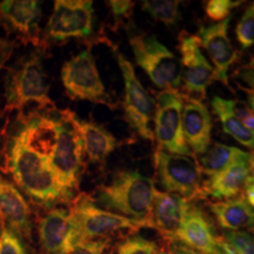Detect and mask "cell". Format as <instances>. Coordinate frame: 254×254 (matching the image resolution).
I'll return each instance as SVG.
<instances>
[{
    "label": "cell",
    "mask_w": 254,
    "mask_h": 254,
    "mask_svg": "<svg viewBox=\"0 0 254 254\" xmlns=\"http://www.w3.org/2000/svg\"><path fill=\"white\" fill-rule=\"evenodd\" d=\"M7 166L15 186L43 208L69 205L75 198L74 193L60 184L50 161L25 148L15 135L12 139Z\"/></svg>",
    "instance_id": "6da1fadb"
},
{
    "label": "cell",
    "mask_w": 254,
    "mask_h": 254,
    "mask_svg": "<svg viewBox=\"0 0 254 254\" xmlns=\"http://www.w3.org/2000/svg\"><path fill=\"white\" fill-rule=\"evenodd\" d=\"M153 179L136 170H120L113 173L109 185L95 190L94 202L106 211H116L152 228V206L155 193Z\"/></svg>",
    "instance_id": "7a4b0ae2"
},
{
    "label": "cell",
    "mask_w": 254,
    "mask_h": 254,
    "mask_svg": "<svg viewBox=\"0 0 254 254\" xmlns=\"http://www.w3.org/2000/svg\"><path fill=\"white\" fill-rule=\"evenodd\" d=\"M4 87L5 111H21L28 104H36L39 110H57L49 95V77L39 50L23 57L8 68Z\"/></svg>",
    "instance_id": "3957f363"
},
{
    "label": "cell",
    "mask_w": 254,
    "mask_h": 254,
    "mask_svg": "<svg viewBox=\"0 0 254 254\" xmlns=\"http://www.w3.org/2000/svg\"><path fill=\"white\" fill-rule=\"evenodd\" d=\"M128 43L135 63L161 91H179L183 82L180 59L154 34L128 31Z\"/></svg>",
    "instance_id": "277c9868"
},
{
    "label": "cell",
    "mask_w": 254,
    "mask_h": 254,
    "mask_svg": "<svg viewBox=\"0 0 254 254\" xmlns=\"http://www.w3.org/2000/svg\"><path fill=\"white\" fill-rule=\"evenodd\" d=\"M153 161L155 174L167 192L190 201L202 198V173L194 158L157 150Z\"/></svg>",
    "instance_id": "5b68a950"
},
{
    "label": "cell",
    "mask_w": 254,
    "mask_h": 254,
    "mask_svg": "<svg viewBox=\"0 0 254 254\" xmlns=\"http://www.w3.org/2000/svg\"><path fill=\"white\" fill-rule=\"evenodd\" d=\"M62 82L66 94L72 100H84L114 107L112 99L101 81L90 49L81 51L79 55L64 64Z\"/></svg>",
    "instance_id": "8992f818"
},
{
    "label": "cell",
    "mask_w": 254,
    "mask_h": 254,
    "mask_svg": "<svg viewBox=\"0 0 254 254\" xmlns=\"http://www.w3.org/2000/svg\"><path fill=\"white\" fill-rule=\"evenodd\" d=\"M59 139L50 165L60 184L74 193L80 186L84 147L72 123V111H59Z\"/></svg>",
    "instance_id": "52a82bcc"
},
{
    "label": "cell",
    "mask_w": 254,
    "mask_h": 254,
    "mask_svg": "<svg viewBox=\"0 0 254 254\" xmlns=\"http://www.w3.org/2000/svg\"><path fill=\"white\" fill-rule=\"evenodd\" d=\"M69 209L77 219L80 243L103 239L118 231L131 230L135 232L146 227V225L140 221L133 220L122 214L112 213L99 207L94 202L92 195L85 193L75 196L69 204Z\"/></svg>",
    "instance_id": "ba28073f"
},
{
    "label": "cell",
    "mask_w": 254,
    "mask_h": 254,
    "mask_svg": "<svg viewBox=\"0 0 254 254\" xmlns=\"http://www.w3.org/2000/svg\"><path fill=\"white\" fill-rule=\"evenodd\" d=\"M114 53L118 60L125 86L124 112L126 122L132 129H134L136 134L146 140L154 141L151 123L154 120L155 100L141 85L129 60L125 58L118 49H114Z\"/></svg>",
    "instance_id": "9c48e42d"
},
{
    "label": "cell",
    "mask_w": 254,
    "mask_h": 254,
    "mask_svg": "<svg viewBox=\"0 0 254 254\" xmlns=\"http://www.w3.org/2000/svg\"><path fill=\"white\" fill-rule=\"evenodd\" d=\"M183 106L182 92H155L154 140L158 144L157 150L193 157L183 134Z\"/></svg>",
    "instance_id": "30bf717a"
},
{
    "label": "cell",
    "mask_w": 254,
    "mask_h": 254,
    "mask_svg": "<svg viewBox=\"0 0 254 254\" xmlns=\"http://www.w3.org/2000/svg\"><path fill=\"white\" fill-rule=\"evenodd\" d=\"M94 8L91 0H57L47 21L46 38L65 41L85 39L93 34Z\"/></svg>",
    "instance_id": "8fae6325"
},
{
    "label": "cell",
    "mask_w": 254,
    "mask_h": 254,
    "mask_svg": "<svg viewBox=\"0 0 254 254\" xmlns=\"http://www.w3.org/2000/svg\"><path fill=\"white\" fill-rule=\"evenodd\" d=\"M180 63L183 66V92L185 97L201 100L206 98L207 87L214 80V68L202 52L201 41L196 34L182 31L179 34Z\"/></svg>",
    "instance_id": "7c38bea8"
},
{
    "label": "cell",
    "mask_w": 254,
    "mask_h": 254,
    "mask_svg": "<svg viewBox=\"0 0 254 254\" xmlns=\"http://www.w3.org/2000/svg\"><path fill=\"white\" fill-rule=\"evenodd\" d=\"M38 238L46 254H67L80 243L77 219L69 208L53 207L38 222Z\"/></svg>",
    "instance_id": "4fadbf2b"
},
{
    "label": "cell",
    "mask_w": 254,
    "mask_h": 254,
    "mask_svg": "<svg viewBox=\"0 0 254 254\" xmlns=\"http://www.w3.org/2000/svg\"><path fill=\"white\" fill-rule=\"evenodd\" d=\"M230 23L231 17H228L220 23L208 26L200 25L196 34L213 63L214 80L222 82L225 86H230L228 71L240 58L239 51L233 46L228 37Z\"/></svg>",
    "instance_id": "5bb4252c"
},
{
    "label": "cell",
    "mask_w": 254,
    "mask_h": 254,
    "mask_svg": "<svg viewBox=\"0 0 254 254\" xmlns=\"http://www.w3.org/2000/svg\"><path fill=\"white\" fill-rule=\"evenodd\" d=\"M7 228L20 238L31 239L33 221L21 190L0 174V230Z\"/></svg>",
    "instance_id": "9a60e30c"
},
{
    "label": "cell",
    "mask_w": 254,
    "mask_h": 254,
    "mask_svg": "<svg viewBox=\"0 0 254 254\" xmlns=\"http://www.w3.org/2000/svg\"><path fill=\"white\" fill-rule=\"evenodd\" d=\"M15 136L28 151L50 160L58 145V118H51L47 114L32 113Z\"/></svg>",
    "instance_id": "2e32d148"
},
{
    "label": "cell",
    "mask_w": 254,
    "mask_h": 254,
    "mask_svg": "<svg viewBox=\"0 0 254 254\" xmlns=\"http://www.w3.org/2000/svg\"><path fill=\"white\" fill-rule=\"evenodd\" d=\"M41 1L36 0H5L0 2V20L24 40L40 47L39 23L43 11Z\"/></svg>",
    "instance_id": "e0dca14e"
},
{
    "label": "cell",
    "mask_w": 254,
    "mask_h": 254,
    "mask_svg": "<svg viewBox=\"0 0 254 254\" xmlns=\"http://www.w3.org/2000/svg\"><path fill=\"white\" fill-rule=\"evenodd\" d=\"M217 237L205 212L193 201L190 202L174 240L202 254H220Z\"/></svg>",
    "instance_id": "ac0fdd59"
},
{
    "label": "cell",
    "mask_w": 254,
    "mask_h": 254,
    "mask_svg": "<svg viewBox=\"0 0 254 254\" xmlns=\"http://www.w3.org/2000/svg\"><path fill=\"white\" fill-rule=\"evenodd\" d=\"M182 123L186 145L190 146L194 153L205 154L211 144L213 127L207 106L201 100L184 95Z\"/></svg>",
    "instance_id": "d6986e66"
},
{
    "label": "cell",
    "mask_w": 254,
    "mask_h": 254,
    "mask_svg": "<svg viewBox=\"0 0 254 254\" xmlns=\"http://www.w3.org/2000/svg\"><path fill=\"white\" fill-rule=\"evenodd\" d=\"M190 202L184 196L155 190L152 206V228L160 233L166 243L174 240Z\"/></svg>",
    "instance_id": "ffe728a7"
},
{
    "label": "cell",
    "mask_w": 254,
    "mask_h": 254,
    "mask_svg": "<svg viewBox=\"0 0 254 254\" xmlns=\"http://www.w3.org/2000/svg\"><path fill=\"white\" fill-rule=\"evenodd\" d=\"M72 123L80 135L84 153H86L91 163H103L122 144L104 126L93 122L80 120L73 112Z\"/></svg>",
    "instance_id": "44dd1931"
},
{
    "label": "cell",
    "mask_w": 254,
    "mask_h": 254,
    "mask_svg": "<svg viewBox=\"0 0 254 254\" xmlns=\"http://www.w3.org/2000/svg\"><path fill=\"white\" fill-rule=\"evenodd\" d=\"M251 172L250 161H238L202 184V198L233 199L245 189Z\"/></svg>",
    "instance_id": "7402d4cb"
},
{
    "label": "cell",
    "mask_w": 254,
    "mask_h": 254,
    "mask_svg": "<svg viewBox=\"0 0 254 254\" xmlns=\"http://www.w3.org/2000/svg\"><path fill=\"white\" fill-rule=\"evenodd\" d=\"M209 211L221 228L226 231H241L254 228V209L245 196L211 202Z\"/></svg>",
    "instance_id": "603a6c76"
},
{
    "label": "cell",
    "mask_w": 254,
    "mask_h": 254,
    "mask_svg": "<svg viewBox=\"0 0 254 254\" xmlns=\"http://www.w3.org/2000/svg\"><path fill=\"white\" fill-rule=\"evenodd\" d=\"M251 153L233 146L213 142L205 154L200 158V171L206 176H213L238 161H250Z\"/></svg>",
    "instance_id": "cb8c5ba5"
},
{
    "label": "cell",
    "mask_w": 254,
    "mask_h": 254,
    "mask_svg": "<svg viewBox=\"0 0 254 254\" xmlns=\"http://www.w3.org/2000/svg\"><path fill=\"white\" fill-rule=\"evenodd\" d=\"M212 110L220 120L222 131L245 147L254 150V131L241 124L230 107V99L214 95L211 100Z\"/></svg>",
    "instance_id": "d4e9b609"
},
{
    "label": "cell",
    "mask_w": 254,
    "mask_h": 254,
    "mask_svg": "<svg viewBox=\"0 0 254 254\" xmlns=\"http://www.w3.org/2000/svg\"><path fill=\"white\" fill-rule=\"evenodd\" d=\"M142 11H145L153 20L163 23L167 27H174L182 19L180 1L178 0H150L142 1Z\"/></svg>",
    "instance_id": "484cf974"
},
{
    "label": "cell",
    "mask_w": 254,
    "mask_h": 254,
    "mask_svg": "<svg viewBox=\"0 0 254 254\" xmlns=\"http://www.w3.org/2000/svg\"><path fill=\"white\" fill-rule=\"evenodd\" d=\"M157 251L158 245L154 241L133 234L117 244L111 254H154Z\"/></svg>",
    "instance_id": "4316f807"
},
{
    "label": "cell",
    "mask_w": 254,
    "mask_h": 254,
    "mask_svg": "<svg viewBox=\"0 0 254 254\" xmlns=\"http://www.w3.org/2000/svg\"><path fill=\"white\" fill-rule=\"evenodd\" d=\"M236 37L243 50H249L254 45V7L252 5L246 7L238 21Z\"/></svg>",
    "instance_id": "83f0119b"
},
{
    "label": "cell",
    "mask_w": 254,
    "mask_h": 254,
    "mask_svg": "<svg viewBox=\"0 0 254 254\" xmlns=\"http://www.w3.org/2000/svg\"><path fill=\"white\" fill-rule=\"evenodd\" d=\"M222 237L231 244L236 254H254V234L247 231H227Z\"/></svg>",
    "instance_id": "f1b7e54d"
},
{
    "label": "cell",
    "mask_w": 254,
    "mask_h": 254,
    "mask_svg": "<svg viewBox=\"0 0 254 254\" xmlns=\"http://www.w3.org/2000/svg\"><path fill=\"white\" fill-rule=\"evenodd\" d=\"M243 4V1H232V0H209L206 1L205 13L212 20L220 21L231 17L232 9Z\"/></svg>",
    "instance_id": "f546056e"
},
{
    "label": "cell",
    "mask_w": 254,
    "mask_h": 254,
    "mask_svg": "<svg viewBox=\"0 0 254 254\" xmlns=\"http://www.w3.org/2000/svg\"><path fill=\"white\" fill-rule=\"evenodd\" d=\"M0 241H1L0 254H27L20 237L7 228L0 230Z\"/></svg>",
    "instance_id": "4dcf8cb0"
},
{
    "label": "cell",
    "mask_w": 254,
    "mask_h": 254,
    "mask_svg": "<svg viewBox=\"0 0 254 254\" xmlns=\"http://www.w3.org/2000/svg\"><path fill=\"white\" fill-rule=\"evenodd\" d=\"M107 5L111 9V14H112L117 28L131 18L135 4L128 0H111V1H107Z\"/></svg>",
    "instance_id": "1f68e13d"
},
{
    "label": "cell",
    "mask_w": 254,
    "mask_h": 254,
    "mask_svg": "<svg viewBox=\"0 0 254 254\" xmlns=\"http://www.w3.org/2000/svg\"><path fill=\"white\" fill-rule=\"evenodd\" d=\"M111 243L110 238L79 243L67 254H104Z\"/></svg>",
    "instance_id": "d6a6232c"
},
{
    "label": "cell",
    "mask_w": 254,
    "mask_h": 254,
    "mask_svg": "<svg viewBox=\"0 0 254 254\" xmlns=\"http://www.w3.org/2000/svg\"><path fill=\"white\" fill-rule=\"evenodd\" d=\"M230 107L234 116L244 126L254 131V112L244 101L230 99Z\"/></svg>",
    "instance_id": "836d02e7"
},
{
    "label": "cell",
    "mask_w": 254,
    "mask_h": 254,
    "mask_svg": "<svg viewBox=\"0 0 254 254\" xmlns=\"http://www.w3.org/2000/svg\"><path fill=\"white\" fill-rule=\"evenodd\" d=\"M166 252L168 254H202L198 252V251H194L190 247H187L184 244L179 243L177 240H172V241H168L167 246H166Z\"/></svg>",
    "instance_id": "e575fe53"
},
{
    "label": "cell",
    "mask_w": 254,
    "mask_h": 254,
    "mask_svg": "<svg viewBox=\"0 0 254 254\" xmlns=\"http://www.w3.org/2000/svg\"><path fill=\"white\" fill-rule=\"evenodd\" d=\"M244 196L251 207L254 209V172L253 174H250L245 189H244Z\"/></svg>",
    "instance_id": "d590c367"
},
{
    "label": "cell",
    "mask_w": 254,
    "mask_h": 254,
    "mask_svg": "<svg viewBox=\"0 0 254 254\" xmlns=\"http://www.w3.org/2000/svg\"><path fill=\"white\" fill-rule=\"evenodd\" d=\"M237 74L239 75L241 80H244L246 84H249L251 87L254 88V69L241 67L237 71Z\"/></svg>",
    "instance_id": "8d00e7d4"
},
{
    "label": "cell",
    "mask_w": 254,
    "mask_h": 254,
    "mask_svg": "<svg viewBox=\"0 0 254 254\" xmlns=\"http://www.w3.org/2000/svg\"><path fill=\"white\" fill-rule=\"evenodd\" d=\"M249 103L251 105V110L254 112V92H250L249 93Z\"/></svg>",
    "instance_id": "74e56055"
},
{
    "label": "cell",
    "mask_w": 254,
    "mask_h": 254,
    "mask_svg": "<svg viewBox=\"0 0 254 254\" xmlns=\"http://www.w3.org/2000/svg\"><path fill=\"white\" fill-rule=\"evenodd\" d=\"M244 68H250V69H254V56L252 57V59L250 60V63L247 64L246 66H244Z\"/></svg>",
    "instance_id": "f35d334b"
},
{
    "label": "cell",
    "mask_w": 254,
    "mask_h": 254,
    "mask_svg": "<svg viewBox=\"0 0 254 254\" xmlns=\"http://www.w3.org/2000/svg\"><path fill=\"white\" fill-rule=\"evenodd\" d=\"M250 166L251 168H253L254 170V151L251 153V158H250Z\"/></svg>",
    "instance_id": "ab89813d"
},
{
    "label": "cell",
    "mask_w": 254,
    "mask_h": 254,
    "mask_svg": "<svg viewBox=\"0 0 254 254\" xmlns=\"http://www.w3.org/2000/svg\"><path fill=\"white\" fill-rule=\"evenodd\" d=\"M154 254H168V253H167L165 250H158L157 252H155Z\"/></svg>",
    "instance_id": "60d3db41"
},
{
    "label": "cell",
    "mask_w": 254,
    "mask_h": 254,
    "mask_svg": "<svg viewBox=\"0 0 254 254\" xmlns=\"http://www.w3.org/2000/svg\"><path fill=\"white\" fill-rule=\"evenodd\" d=\"M0 249H1V241H0Z\"/></svg>",
    "instance_id": "b9f144b4"
},
{
    "label": "cell",
    "mask_w": 254,
    "mask_h": 254,
    "mask_svg": "<svg viewBox=\"0 0 254 254\" xmlns=\"http://www.w3.org/2000/svg\"><path fill=\"white\" fill-rule=\"evenodd\" d=\"M252 6H253V7H254V1H253V5H252Z\"/></svg>",
    "instance_id": "7bdbcfd3"
},
{
    "label": "cell",
    "mask_w": 254,
    "mask_h": 254,
    "mask_svg": "<svg viewBox=\"0 0 254 254\" xmlns=\"http://www.w3.org/2000/svg\"><path fill=\"white\" fill-rule=\"evenodd\" d=\"M58 254H65V253H58Z\"/></svg>",
    "instance_id": "ee69618b"
},
{
    "label": "cell",
    "mask_w": 254,
    "mask_h": 254,
    "mask_svg": "<svg viewBox=\"0 0 254 254\" xmlns=\"http://www.w3.org/2000/svg\"><path fill=\"white\" fill-rule=\"evenodd\" d=\"M1 68H2V67H1V66H0V69H1Z\"/></svg>",
    "instance_id": "f6af8a7d"
}]
</instances>
